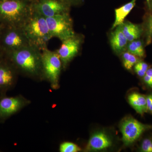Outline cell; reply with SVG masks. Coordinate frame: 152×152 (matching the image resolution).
Masks as SVG:
<instances>
[{"mask_svg": "<svg viewBox=\"0 0 152 152\" xmlns=\"http://www.w3.org/2000/svg\"><path fill=\"white\" fill-rule=\"evenodd\" d=\"M2 55L12 63L19 75L37 81H43L42 52L39 48L30 45Z\"/></svg>", "mask_w": 152, "mask_h": 152, "instance_id": "obj_1", "label": "cell"}, {"mask_svg": "<svg viewBox=\"0 0 152 152\" xmlns=\"http://www.w3.org/2000/svg\"><path fill=\"white\" fill-rule=\"evenodd\" d=\"M33 0L0 2V23L4 27L23 28L33 12Z\"/></svg>", "mask_w": 152, "mask_h": 152, "instance_id": "obj_2", "label": "cell"}, {"mask_svg": "<svg viewBox=\"0 0 152 152\" xmlns=\"http://www.w3.org/2000/svg\"><path fill=\"white\" fill-rule=\"evenodd\" d=\"M23 28L30 44L41 50L47 48L49 41L53 38L46 18L34 10Z\"/></svg>", "mask_w": 152, "mask_h": 152, "instance_id": "obj_3", "label": "cell"}, {"mask_svg": "<svg viewBox=\"0 0 152 152\" xmlns=\"http://www.w3.org/2000/svg\"><path fill=\"white\" fill-rule=\"evenodd\" d=\"M43 80L48 82L53 90L60 88V77L63 70L62 64L56 51L46 48L42 50Z\"/></svg>", "mask_w": 152, "mask_h": 152, "instance_id": "obj_4", "label": "cell"}, {"mask_svg": "<svg viewBox=\"0 0 152 152\" xmlns=\"http://www.w3.org/2000/svg\"><path fill=\"white\" fill-rule=\"evenodd\" d=\"M30 45L23 28L3 26L0 35V48L2 54Z\"/></svg>", "mask_w": 152, "mask_h": 152, "instance_id": "obj_5", "label": "cell"}, {"mask_svg": "<svg viewBox=\"0 0 152 152\" xmlns=\"http://www.w3.org/2000/svg\"><path fill=\"white\" fill-rule=\"evenodd\" d=\"M46 18L52 37L58 38L62 41L75 34L69 13Z\"/></svg>", "mask_w": 152, "mask_h": 152, "instance_id": "obj_6", "label": "cell"}, {"mask_svg": "<svg viewBox=\"0 0 152 152\" xmlns=\"http://www.w3.org/2000/svg\"><path fill=\"white\" fill-rule=\"evenodd\" d=\"M31 104V101L22 95L12 96L0 95V122H4Z\"/></svg>", "mask_w": 152, "mask_h": 152, "instance_id": "obj_7", "label": "cell"}, {"mask_svg": "<svg viewBox=\"0 0 152 152\" xmlns=\"http://www.w3.org/2000/svg\"><path fill=\"white\" fill-rule=\"evenodd\" d=\"M120 129L123 142L125 145L129 146L135 142L145 132L152 129V125L145 124L132 117H129L123 120Z\"/></svg>", "mask_w": 152, "mask_h": 152, "instance_id": "obj_8", "label": "cell"}, {"mask_svg": "<svg viewBox=\"0 0 152 152\" xmlns=\"http://www.w3.org/2000/svg\"><path fill=\"white\" fill-rule=\"evenodd\" d=\"M83 42L82 35L76 34L61 41V47L56 51L61 61L63 70L66 69L72 60L79 53Z\"/></svg>", "mask_w": 152, "mask_h": 152, "instance_id": "obj_9", "label": "cell"}, {"mask_svg": "<svg viewBox=\"0 0 152 152\" xmlns=\"http://www.w3.org/2000/svg\"><path fill=\"white\" fill-rule=\"evenodd\" d=\"M19 75L12 63L2 55L0 59V95L7 94L14 88Z\"/></svg>", "mask_w": 152, "mask_h": 152, "instance_id": "obj_10", "label": "cell"}, {"mask_svg": "<svg viewBox=\"0 0 152 152\" xmlns=\"http://www.w3.org/2000/svg\"><path fill=\"white\" fill-rule=\"evenodd\" d=\"M71 7L61 0H33V8L45 18L69 13Z\"/></svg>", "mask_w": 152, "mask_h": 152, "instance_id": "obj_11", "label": "cell"}, {"mask_svg": "<svg viewBox=\"0 0 152 152\" xmlns=\"http://www.w3.org/2000/svg\"><path fill=\"white\" fill-rule=\"evenodd\" d=\"M111 140L109 136L103 132H98L90 137L85 151H94L105 150L111 146Z\"/></svg>", "mask_w": 152, "mask_h": 152, "instance_id": "obj_12", "label": "cell"}, {"mask_svg": "<svg viewBox=\"0 0 152 152\" xmlns=\"http://www.w3.org/2000/svg\"><path fill=\"white\" fill-rule=\"evenodd\" d=\"M128 42L129 41L122 31L121 26L115 28V31L111 33L110 37L111 46L114 52L119 55L124 52L126 49Z\"/></svg>", "mask_w": 152, "mask_h": 152, "instance_id": "obj_13", "label": "cell"}, {"mask_svg": "<svg viewBox=\"0 0 152 152\" xmlns=\"http://www.w3.org/2000/svg\"><path fill=\"white\" fill-rule=\"evenodd\" d=\"M120 26L123 33L129 42L140 39L144 33L142 25L126 21L124 22Z\"/></svg>", "mask_w": 152, "mask_h": 152, "instance_id": "obj_14", "label": "cell"}, {"mask_svg": "<svg viewBox=\"0 0 152 152\" xmlns=\"http://www.w3.org/2000/svg\"><path fill=\"white\" fill-rule=\"evenodd\" d=\"M128 101L138 113L142 115L148 112L146 96L140 93H133L129 95Z\"/></svg>", "mask_w": 152, "mask_h": 152, "instance_id": "obj_15", "label": "cell"}, {"mask_svg": "<svg viewBox=\"0 0 152 152\" xmlns=\"http://www.w3.org/2000/svg\"><path fill=\"white\" fill-rule=\"evenodd\" d=\"M136 1L137 0H131L129 2L115 10V20L112 27V29H114L124 23L125 18L135 6Z\"/></svg>", "mask_w": 152, "mask_h": 152, "instance_id": "obj_16", "label": "cell"}, {"mask_svg": "<svg viewBox=\"0 0 152 152\" xmlns=\"http://www.w3.org/2000/svg\"><path fill=\"white\" fill-rule=\"evenodd\" d=\"M126 49L127 51L140 58L145 55L144 42L140 39L128 43Z\"/></svg>", "mask_w": 152, "mask_h": 152, "instance_id": "obj_17", "label": "cell"}, {"mask_svg": "<svg viewBox=\"0 0 152 152\" xmlns=\"http://www.w3.org/2000/svg\"><path fill=\"white\" fill-rule=\"evenodd\" d=\"M144 33L146 37V43L149 45L152 42V12H148L145 18L143 24Z\"/></svg>", "mask_w": 152, "mask_h": 152, "instance_id": "obj_18", "label": "cell"}, {"mask_svg": "<svg viewBox=\"0 0 152 152\" xmlns=\"http://www.w3.org/2000/svg\"><path fill=\"white\" fill-rule=\"evenodd\" d=\"M140 58L128 51L124 52L122 59L124 66L126 69L131 70L137 63L140 61Z\"/></svg>", "mask_w": 152, "mask_h": 152, "instance_id": "obj_19", "label": "cell"}, {"mask_svg": "<svg viewBox=\"0 0 152 152\" xmlns=\"http://www.w3.org/2000/svg\"><path fill=\"white\" fill-rule=\"evenodd\" d=\"M60 152H79L82 149L77 144L70 142H64L60 144L59 147Z\"/></svg>", "mask_w": 152, "mask_h": 152, "instance_id": "obj_20", "label": "cell"}, {"mask_svg": "<svg viewBox=\"0 0 152 152\" xmlns=\"http://www.w3.org/2000/svg\"><path fill=\"white\" fill-rule=\"evenodd\" d=\"M139 150L142 152H152V139L147 138L144 139L141 143Z\"/></svg>", "mask_w": 152, "mask_h": 152, "instance_id": "obj_21", "label": "cell"}, {"mask_svg": "<svg viewBox=\"0 0 152 152\" xmlns=\"http://www.w3.org/2000/svg\"><path fill=\"white\" fill-rule=\"evenodd\" d=\"M143 78L144 82L148 86L152 88V68H148Z\"/></svg>", "mask_w": 152, "mask_h": 152, "instance_id": "obj_22", "label": "cell"}, {"mask_svg": "<svg viewBox=\"0 0 152 152\" xmlns=\"http://www.w3.org/2000/svg\"><path fill=\"white\" fill-rule=\"evenodd\" d=\"M146 99L148 112L152 114V94L147 96Z\"/></svg>", "mask_w": 152, "mask_h": 152, "instance_id": "obj_23", "label": "cell"}, {"mask_svg": "<svg viewBox=\"0 0 152 152\" xmlns=\"http://www.w3.org/2000/svg\"><path fill=\"white\" fill-rule=\"evenodd\" d=\"M61 1L71 7L72 5L78 4L82 2L83 0H61Z\"/></svg>", "mask_w": 152, "mask_h": 152, "instance_id": "obj_24", "label": "cell"}, {"mask_svg": "<svg viewBox=\"0 0 152 152\" xmlns=\"http://www.w3.org/2000/svg\"><path fill=\"white\" fill-rule=\"evenodd\" d=\"M146 4L149 12H152V0H149L148 2L146 3Z\"/></svg>", "mask_w": 152, "mask_h": 152, "instance_id": "obj_25", "label": "cell"}, {"mask_svg": "<svg viewBox=\"0 0 152 152\" xmlns=\"http://www.w3.org/2000/svg\"><path fill=\"white\" fill-rule=\"evenodd\" d=\"M2 26L1 25V24L0 23V35H1V31L2 29Z\"/></svg>", "mask_w": 152, "mask_h": 152, "instance_id": "obj_26", "label": "cell"}, {"mask_svg": "<svg viewBox=\"0 0 152 152\" xmlns=\"http://www.w3.org/2000/svg\"><path fill=\"white\" fill-rule=\"evenodd\" d=\"M2 57V54H0V59Z\"/></svg>", "mask_w": 152, "mask_h": 152, "instance_id": "obj_27", "label": "cell"}, {"mask_svg": "<svg viewBox=\"0 0 152 152\" xmlns=\"http://www.w3.org/2000/svg\"><path fill=\"white\" fill-rule=\"evenodd\" d=\"M146 3L148 2L149 1V0H146Z\"/></svg>", "mask_w": 152, "mask_h": 152, "instance_id": "obj_28", "label": "cell"}, {"mask_svg": "<svg viewBox=\"0 0 152 152\" xmlns=\"http://www.w3.org/2000/svg\"><path fill=\"white\" fill-rule=\"evenodd\" d=\"M6 1V0H0V2L2 1Z\"/></svg>", "mask_w": 152, "mask_h": 152, "instance_id": "obj_29", "label": "cell"}]
</instances>
